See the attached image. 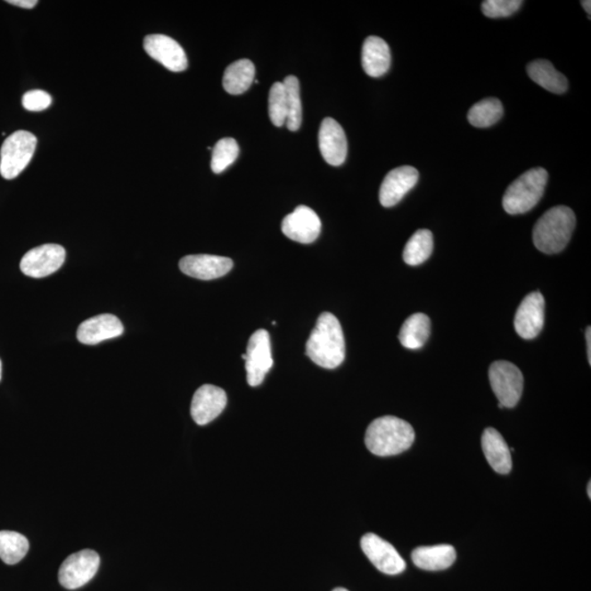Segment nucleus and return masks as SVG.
<instances>
[{"mask_svg":"<svg viewBox=\"0 0 591 591\" xmlns=\"http://www.w3.org/2000/svg\"><path fill=\"white\" fill-rule=\"evenodd\" d=\"M306 354L312 362L325 369H334L344 362V333L334 315L322 312L307 341Z\"/></svg>","mask_w":591,"mask_h":591,"instance_id":"f257e3e1","label":"nucleus"},{"mask_svg":"<svg viewBox=\"0 0 591 591\" xmlns=\"http://www.w3.org/2000/svg\"><path fill=\"white\" fill-rule=\"evenodd\" d=\"M415 439V430L407 422L396 416H382L368 426L365 444L373 455L390 456L410 449Z\"/></svg>","mask_w":591,"mask_h":591,"instance_id":"f03ea898","label":"nucleus"},{"mask_svg":"<svg viewBox=\"0 0 591 591\" xmlns=\"http://www.w3.org/2000/svg\"><path fill=\"white\" fill-rule=\"evenodd\" d=\"M575 226L574 211L567 206H555L543 214L533 227V243L543 253H560L569 244Z\"/></svg>","mask_w":591,"mask_h":591,"instance_id":"7ed1b4c3","label":"nucleus"},{"mask_svg":"<svg viewBox=\"0 0 591 591\" xmlns=\"http://www.w3.org/2000/svg\"><path fill=\"white\" fill-rule=\"evenodd\" d=\"M547 177L546 170L535 168L513 181L503 197V208L506 213L521 215L535 208L545 193Z\"/></svg>","mask_w":591,"mask_h":591,"instance_id":"20e7f679","label":"nucleus"},{"mask_svg":"<svg viewBox=\"0 0 591 591\" xmlns=\"http://www.w3.org/2000/svg\"><path fill=\"white\" fill-rule=\"evenodd\" d=\"M37 137L27 131L8 136L0 149V175L12 180L26 169L37 148Z\"/></svg>","mask_w":591,"mask_h":591,"instance_id":"39448f33","label":"nucleus"},{"mask_svg":"<svg viewBox=\"0 0 591 591\" xmlns=\"http://www.w3.org/2000/svg\"><path fill=\"white\" fill-rule=\"evenodd\" d=\"M488 378L499 401L498 407L511 408L518 405L523 391V376L516 365L498 360L489 367Z\"/></svg>","mask_w":591,"mask_h":591,"instance_id":"423d86ee","label":"nucleus"},{"mask_svg":"<svg viewBox=\"0 0 591 591\" xmlns=\"http://www.w3.org/2000/svg\"><path fill=\"white\" fill-rule=\"evenodd\" d=\"M242 358L246 360L248 383L259 386L273 366L270 334L267 330L259 329L251 335Z\"/></svg>","mask_w":591,"mask_h":591,"instance_id":"0eeeda50","label":"nucleus"},{"mask_svg":"<svg viewBox=\"0 0 591 591\" xmlns=\"http://www.w3.org/2000/svg\"><path fill=\"white\" fill-rule=\"evenodd\" d=\"M100 556L94 550H81L71 554L62 564L60 583L66 589H77L88 584L97 574Z\"/></svg>","mask_w":591,"mask_h":591,"instance_id":"6e6552de","label":"nucleus"},{"mask_svg":"<svg viewBox=\"0 0 591 591\" xmlns=\"http://www.w3.org/2000/svg\"><path fill=\"white\" fill-rule=\"evenodd\" d=\"M65 258V249L60 244H43L25 254L21 262V270L29 277H46L60 270Z\"/></svg>","mask_w":591,"mask_h":591,"instance_id":"1a4fd4ad","label":"nucleus"},{"mask_svg":"<svg viewBox=\"0 0 591 591\" xmlns=\"http://www.w3.org/2000/svg\"><path fill=\"white\" fill-rule=\"evenodd\" d=\"M363 552L377 570L387 575H398L405 571V560L391 543L374 533H366L360 541Z\"/></svg>","mask_w":591,"mask_h":591,"instance_id":"9d476101","label":"nucleus"},{"mask_svg":"<svg viewBox=\"0 0 591 591\" xmlns=\"http://www.w3.org/2000/svg\"><path fill=\"white\" fill-rule=\"evenodd\" d=\"M545 297L539 291L530 292L523 298L513 321L521 338L532 340L540 334L545 325Z\"/></svg>","mask_w":591,"mask_h":591,"instance_id":"9b49d317","label":"nucleus"},{"mask_svg":"<svg viewBox=\"0 0 591 591\" xmlns=\"http://www.w3.org/2000/svg\"><path fill=\"white\" fill-rule=\"evenodd\" d=\"M321 220L314 209L300 205L288 214L282 223V232L287 238L300 243L316 242L321 233Z\"/></svg>","mask_w":591,"mask_h":591,"instance_id":"f8f14e48","label":"nucleus"},{"mask_svg":"<svg viewBox=\"0 0 591 591\" xmlns=\"http://www.w3.org/2000/svg\"><path fill=\"white\" fill-rule=\"evenodd\" d=\"M227 406V394L222 388L204 384L197 389L191 405V415L196 424H209L222 415Z\"/></svg>","mask_w":591,"mask_h":591,"instance_id":"ddd939ff","label":"nucleus"},{"mask_svg":"<svg viewBox=\"0 0 591 591\" xmlns=\"http://www.w3.org/2000/svg\"><path fill=\"white\" fill-rule=\"evenodd\" d=\"M144 47L152 59L160 62L167 70L179 73L187 69V57L182 46L173 38L163 35L147 36Z\"/></svg>","mask_w":591,"mask_h":591,"instance_id":"4468645a","label":"nucleus"},{"mask_svg":"<svg viewBox=\"0 0 591 591\" xmlns=\"http://www.w3.org/2000/svg\"><path fill=\"white\" fill-rule=\"evenodd\" d=\"M419 177V171L411 166L398 167L389 172L379 192L382 205L384 208L397 205L416 185Z\"/></svg>","mask_w":591,"mask_h":591,"instance_id":"2eb2a0df","label":"nucleus"},{"mask_svg":"<svg viewBox=\"0 0 591 591\" xmlns=\"http://www.w3.org/2000/svg\"><path fill=\"white\" fill-rule=\"evenodd\" d=\"M322 157L331 166L343 165L348 157V139L342 127L332 118H325L319 131Z\"/></svg>","mask_w":591,"mask_h":591,"instance_id":"dca6fc26","label":"nucleus"},{"mask_svg":"<svg viewBox=\"0 0 591 591\" xmlns=\"http://www.w3.org/2000/svg\"><path fill=\"white\" fill-rule=\"evenodd\" d=\"M179 267L187 276L197 278V280L210 281L229 273L234 267V262L229 258L197 254V256H187L181 259Z\"/></svg>","mask_w":591,"mask_h":591,"instance_id":"f3484780","label":"nucleus"},{"mask_svg":"<svg viewBox=\"0 0 591 591\" xmlns=\"http://www.w3.org/2000/svg\"><path fill=\"white\" fill-rule=\"evenodd\" d=\"M123 332L124 326L118 316L104 314L84 321L77 331V339L86 345H97L103 341L118 338Z\"/></svg>","mask_w":591,"mask_h":591,"instance_id":"a211bd4d","label":"nucleus"},{"mask_svg":"<svg viewBox=\"0 0 591 591\" xmlns=\"http://www.w3.org/2000/svg\"><path fill=\"white\" fill-rule=\"evenodd\" d=\"M482 449L488 463L495 472L508 474L512 471L511 449L499 432L488 427L482 435Z\"/></svg>","mask_w":591,"mask_h":591,"instance_id":"6ab92c4d","label":"nucleus"},{"mask_svg":"<svg viewBox=\"0 0 591 591\" xmlns=\"http://www.w3.org/2000/svg\"><path fill=\"white\" fill-rule=\"evenodd\" d=\"M362 65L370 77H381L391 65V52L382 37H369L365 40L362 51Z\"/></svg>","mask_w":591,"mask_h":591,"instance_id":"aec40b11","label":"nucleus"},{"mask_svg":"<svg viewBox=\"0 0 591 591\" xmlns=\"http://www.w3.org/2000/svg\"><path fill=\"white\" fill-rule=\"evenodd\" d=\"M456 557L455 547L449 545L421 546L412 552L413 563L421 570L431 571L449 569Z\"/></svg>","mask_w":591,"mask_h":591,"instance_id":"412c9836","label":"nucleus"},{"mask_svg":"<svg viewBox=\"0 0 591 591\" xmlns=\"http://www.w3.org/2000/svg\"><path fill=\"white\" fill-rule=\"evenodd\" d=\"M527 73L536 84L552 94H564L569 89V81L566 77L557 71L549 61L531 62L527 66Z\"/></svg>","mask_w":591,"mask_h":591,"instance_id":"4be33fe9","label":"nucleus"},{"mask_svg":"<svg viewBox=\"0 0 591 591\" xmlns=\"http://www.w3.org/2000/svg\"><path fill=\"white\" fill-rule=\"evenodd\" d=\"M256 75V67L249 60L233 62L225 70L223 86L230 94H242L251 86Z\"/></svg>","mask_w":591,"mask_h":591,"instance_id":"5701e85b","label":"nucleus"},{"mask_svg":"<svg viewBox=\"0 0 591 591\" xmlns=\"http://www.w3.org/2000/svg\"><path fill=\"white\" fill-rule=\"evenodd\" d=\"M431 320L424 314H415L403 324L398 340L408 349H419L429 340Z\"/></svg>","mask_w":591,"mask_h":591,"instance_id":"b1692460","label":"nucleus"},{"mask_svg":"<svg viewBox=\"0 0 591 591\" xmlns=\"http://www.w3.org/2000/svg\"><path fill=\"white\" fill-rule=\"evenodd\" d=\"M432 249H434V238L430 230H417L406 243L403 251V259L407 266H420L431 256Z\"/></svg>","mask_w":591,"mask_h":591,"instance_id":"393cba45","label":"nucleus"},{"mask_svg":"<svg viewBox=\"0 0 591 591\" xmlns=\"http://www.w3.org/2000/svg\"><path fill=\"white\" fill-rule=\"evenodd\" d=\"M29 541L16 531H0V559L8 565H14L25 559L29 551Z\"/></svg>","mask_w":591,"mask_h":591,"instance_id":"a878e982","label":"nucleus"},{"mask_svg":"<svg viewBox=\"0 0 591 591\" xmlns=\"http://www.w3.org/2000/svg\"><path fill=\"white\" fill-rule=\"evenodd\" d=\"M504 108L501 101L488 98L479 101L470 109L468 119L474 127L485 128L492 127L502 119Z\"/></svg>","mask_w":591,"mask_h":591,"instance_id":"bb28decb","label":"nucleus"},{"mask_svg":"<svg viewBox=\"0 0 591 591\" xmlns=\"http://www.w3.org/2000/svg\"><path fill=\"white\" fill-rule=\"evenodd\" d=\"M283 84L285 86L287 98V128L296 132L302 121L300 80L295 76H287Z\"/></svg>","mask_w":591,"mask_h":591,"instance_id":"cd10ccee","label":"nucleus"},{"mask_svg":"<svg viewBox=\"0 0 591 591\" xmlns=\"http://www.w3.org/2000/svg\"><path fill=\"white\" fill-rule=\"evenodd\" d=\"M239 146L234 138H223L216 143L211 153V170L214 173H222L237 160Z\"/></svg>","mask_w":591,"mask_h":591,"instance_id":"c85d7f7f","label":"nucleus"},{"mask_svg":"<svg viewBox=\"0 0 591 591\" xmlns=\"http://www.w3.org/2000/svg\"><path fill=\"white\" fill-rule=\"evenodd\" d=\"M268 114L275 127H281L287 119V98L285 86L275 83L272 86L268 95Z\"/></svg>","mask_w":591,"mask_h":591,"instance_id":"c756f323","label":"nucleus"},{"mask_svg":"<svg viewBox=\"0 0 591 591\" xmlns=\"http://www.w3.org/2000/svg\"><path fill=\"white\" fill-rule=\"evenodd\" d=\"M522 4L521 0H485L482 12L488 18H506L515 13Z\"/></svg>","mask_w":591,"mask_h":591,"instance_id":"7c9ffc66","label":"nucleus"},{"mask_svg":"<svg viewBox=\"0 0 591 591\" xmlns=\"http://www.w3.org/2000/svg\"><path fill=\"white\" fill-rule=\"evenodd\" d=\"M52 104V97L43 90H31L23 95L22 105L28 111H43Z\"/></svg>","mask_w":591,"mask_h":591,"instance_id":"2f4dec72","label":"nucleus"},{"mask_svg":"<svg viewBox=\"0 0 591 591\" xmlns=\"http://www.w3.org/2000/svg\"><path fill=\"white\" fill-rule=\"evenodd\" d=\"M8 4H13V6H18L26 9H31L36 7L37 4V0H8Z\"/></svg>","mask_w":591,"mask_h":591,"instance_id":"473e14b6","label":"nucleus"},{"mask_svg":"<svg viewBox=\"0 0 591 591\" xmlns=\"http://www.w3.org/2000/svg\"><path fill=\"white\" fill-rule=\"evenodd\" d=\"M586 342H587L588 362H589V364H591V329H590V326H588L587 330H586Z\"/></svg>","mask_w":591,"mask_h":591,"instance_id":"72a5a7b5","label":"nucleus"},{"mask_svg":"<svg viewBox=\"0 0 591 591\" xmlns=\"http://www.w3.org/2000/svg\"><path fill=\"white\" fill-rule=\"evenodd\" d=\"M581 6L584 7L586 12H587V14H588V18L590 19L591 2H589V0H584V2H581Z\"/></svg>","mask_w":591,"mask_h":591,"instance_id":"f704fd0d","label":"nucleus"},{"mask_svg":"<svg viewBox=\"0 0 591 591\" xmlns=\"http://www.w3.org/2000/svg\"><path fill=\"white\" fill-rule=\"evenodd\" d=\"M590 489H591V482L588 483V497H589V498L591 497V491H590Z\"/></svg>","mask_w":591,"mask_h":591,"instance_id":"c9c22d12","label":"nucleus"},{"mask_svg":"<svg viewBox=\"0 0 591 591\" xmlns=\"http://www.w3.org/2000/svg\"><path fill=\"white\" fill-rule=\"evenodd\" d=\"M333 591H349V590L345 588H335Z\"/></svg>","mask_w":591,"mask_h":591,"instance_id":"e433bc0d","label":"nucleus"}]
</instances>
